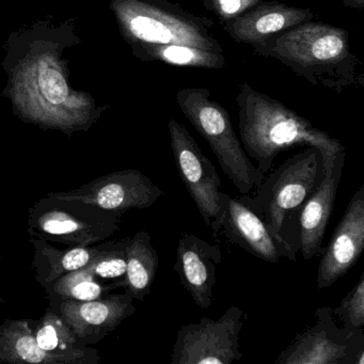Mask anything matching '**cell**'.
I'll return each instance as SVG.
<instances>
[{"mask_svg":"<svg viewBox=\"0 0 364 364\" xmlns=\"http://www.w3.org/2000/svg\"><path fill=\"white\" fill-rule=\"evenodd\" d=\"M323 178V159L308 146L265 176L249 203L276 237L297 255L302 206Z\"/></svg>","mask_w":364,"mask_h":364,"instance_id":"3957f363","label":"cell"},{"mask_svg":"<svg viewBox=\"0 0 364 364\" xmlns=\"http://www.w3.org/2000/svg\"><path fill=\"white\" fill-rule=\"evenodd\" d=\"M144 60L159 61L168 65L204 70H223L227 65L221 53L178 44L146 46L138 48Z\"/></svg>","mask_w":364,"mask_h":364,"instance_id":"7402d4cb","label":"cell"},{"mask_svg":"<svg viewBox=\"0 0 364 364\" xmlns=\"http://www.w3.org/2000/svg\"><path fill=\"white\" fill-rule=\"evenodd\" d=\"M5 304V300H4V298L0 296V304Z\"/></svg>","mask_w":364,"mask_h":364,"instance_id":"83f0119b","label":"cell"},{"mask_svg":"<svg viewBox=\"0 0 364 364\" xmlns=\"http://www.w3.org/2000/svg\"><path fill=\"white\" fill-rule=\"evenodd\" d=\"M0 263H1V259H0Z\"/></svg>","mask_w":364,"mask_h":364,"instance_id":"f1b7e54d","label":"cell"},{"mask_svg":"<svg viewBox=\"0 0 364 364\" xmlns=\"http://www.w3.org/2000/svg\"><path fill=\"white\" fill-rule=\"evenodd\" d=\"M204 7L213 12L223 23L242 16L265 0H202Z\"/></svg>","mask_w":364,"mask_h":364,"instance_id":"484cf974","label":"cell"},{"mask_svg":"<svg viewBox=\"0 0 364 364\" xmlns=\"http://www.w3.org/2000/svg\"><path fill=\"white\" fill-rule=\"evenodd\" d=\"M31 238L37 249L35 264H37L38 280L42 281L46 287L68 272L86 267L101 255L106 245L75 246L59 250L50 246L48 240L35 236Z\"/></svg>","mask_w":364,"mask_h":364,"instance_id":"44dd1931","label":"cell"},{"mask_svg":"<svg viewBox=\"0 0 364 364\" xmlns=\"http://www.w3.org/2000/svg\"><path fill=\"white\" fill-rule=\"evenodd\" d=\"M56 312L82 343L90 345L116 330L136 312V308L134 298L125 291L90 301L61 300Z\"/></svg>","mask_w":364,"mask_h":364,"instance_id":"4fadbf2b","label":"cell"},{"mask_svg":"<svg viewBox=\"0 0 364 364\" xmlns=\"http://www.w3.org/2000/svg\"><path fill=\"white\" fill-rule=\"evenodd\" d=\"M314 318L315 323L298 334L274 363L364 364V329H343L330 306L317 309Z\"/></svg>","mask_w":364,"mask_h":364,"instance_id":"ba28073f","label":"cell"},{"mask_svg":"<svg viewBox=\"0 0 364 364\" xmlns=\"http://www.w3.org/2000/svg\"><path fill=\"white\" fill-rule=\"evenodd\" d=\"M248 319L242 309L232 306L218 319L203 317L183 325L172 347L171 364H231L244 357L240 333Z\"/></svg>","mask_w":364,"mask_h":364,"instance_id":"52a82bcc","label":"cell"},{"mask_svg":"<svg viewBox=\"0 0 364 364\" xmlns=\"http://www.w3.org/2000/svg\"><path fill=\"white\" fill-rule=\"evenodd\" d=\"M176 103L196 131L205 139L225 176L240 196H250L261 184L262 173L248 159L232 127L228 110L215 101L206 88H183Z\"/></svg>","mask_w":364,"mask_h":364,"instance_id":"5b68a950","label":"cell"},{"mask_svg":"<svg viewBox=\"0 0 364 364\" xmlns=\"http://www.w3.org/2000/svg\"><path fill=\"white\" fill-rule=\"evenodd\" d=\"M120 213L82 202L46 197L29 215V233L69 246H92L120 229Z\"/></svg>","mask_w":364,"mask_h":364,"instance_id":"8992f818","label":"cell"},{"mask_svg":"<svg viewBox=\"0 0 364 364\" xmlns=\"http://www.w3.org/2000/svg\"><path fill=\"white\" fill-rule=\"evenodd\" d=\"M314 18L312 10L306 8L263 1L242 16L223 23V29L234 41L253 48Z\"/></svg>","mask_w":364,"mask_h":364,"instance_id":"9a60e30c","label":"cell"},{"mask_svg":"<svg viewBox=\"0 0 364 364\" xmlns=\"http://www.w3.org/2000/svg\"><path fill=\"white\" fill-rule=\"evenodd\" d=\"M164 193L159 185L139 170L127 169L101 176L74 191L48 196L124 214L127 210L151 208Z\"/></svg>","mask_w":364,"mask_h":364,"instance_id":"8fae6325","label":"cell"},{"mask_svg":"<svg viewBox=\"0 0 364 364\" xmlns=\"http://www.w3.org/2000/svg\"><path fill=\"white\" fill-rule=\"evenodd\" d=\"M0 362L3 363L77 364L69 355L44 350L38 344L33 321L0 323Z\"/></svg>","mask_w":364,"mask_h":364,"instance_id":"ac0fdd59","label":"cell"},{"mask_svg":"<svg viewBox=\"0 0 364 364\" xmlns=\"http://www.w3.org/2000/svg\"><path fill=\"white\" fill-rule=\"evenodd\" d=\"M127 240V274L124 289L134 299L144 300L151 293L159 266V257L146 231Z\"/></svg>","mask_w":364,"mask_h":364,"instance_id":"d6986e66","label":"cell"},{"mask_svg":"<svg viewBox=\"0 0 364 364\" xmlns=\"http://www.w3.org/2000/svg\"><path fill=\"white\" fill-rule=\"evenodd\" d=\"M33 85L38 107L31 116L43 124L71 129L84 124L87 114L82 105L71 103L69 85L56 65L48 58H42L33 67Z\"/></svg>","mask_w":364,"mask_h":364,"instance_id":"2e32d148","label":"cell"},{"mask_svg":"<svg viewBox=\"0 0 364 364\" xmlns=\"http://www.w3.org/2000/svg\"><path fill=\"white\" fill-rule=\"evenodd\" d=\"M343 3L346 7L353 8V9L362 10L364 7V0H343Z\"/></svg>","mask_w":364,"mask_h":364,"instance_id":"4316f807","label":"cell"},{"mask_svg":"<svg viewBox=\"0 0 364 364\" xmlns=\"http://www.w3.org/2000/svg\"><path fill=\"white\" fill-rule=\"evenodd\" d=\"M235 101L240 142L262 173L272 169L279 153L294 146H312L321 153L325 176L331 172L336 157L345 152L338 140L247 82L240 84Z\"/></svg>","mask_w":364,"mask_h":364,"instance_id":"6da1fadb","label":"cell"},{"mask_svg":"<svg viewBox=\"0 0 364 364\" xmlns=\"http://www.w3.org/2000/svg\"><path fill=\"white\" fill-rule=\"evenodd\" d=\"M170 144L181 180L188 191L206 227L220 217V176L212 161L202 152L193 136L178 121L168 123Z\"/></svg>","mask_w":364,"mask_h":364,"instance_id":"9c48e42d","label":"cell"},{"mask_svg":"<svg viewBox=\"0 0 364 364\" xmlns=\"http://www.w3.org/2000/svg\"><path fill=\"white\" fill-rule=\"evenodd\" d=\"M52 289L61 300L90 301L106 297L112 289L121 287L119 282L103 284L88 269L74 270L63 274L52 283Z\"/></svg>","mask_w":364,"mask_h":364,"instance_id":"603a6c76","label":"cell"},{"mask_svg":"<svg viewBox=\"0 0 364 364\" xmlns=\"http://www.w3.org/2000/svg\"><path fill=\"white\" fill-rule=\"evenodd\" d=\"M220 200L223 212L210 227L215 240L223 236L230 244L268 263H277L283 257L296 262V253L272 233L249 203L248 196L234 198L221 191Z\"/></svg>","mask_w":364,"mask_h":364,"instance_id":"30bf717a","label":"cell"},{"mask_svg":"<svg viewBox=\"0 0 364 364\" xmlns=\"http://www.w3.org/2000/svg\"><path fill=\"white\" fill-rule=\"evenodd\" d=\"M364 249V186L358 188L336 225L329 244L319 251L316 287L327 289L344 277Z\"/></svg>","mask_w":364,"mask_h":364,"instance_id":"7c38bea8","label":"cell"},{"mask_svg":"<svg viewBox=\"0 0 364 364\" xmlns=\"http://www.w3.org/2000/svg\"><path fill=\"white\" fill-rule=\"evenodd\" d=\"M223 259L219 245H213L193 234L181 235L176 247L174 270L181 285L202 310L212 306L216 285L217 265Z\"/></svg>","mask_w":364,"mask_h":364,"instance_id":"5bb4252c","label":"cell"},{"mask_svg":"<svg viewBox=\"0 0 364 364\" xmlns=\"http://www.w3.org/2000/svg\"><path fill=\"white\" fill-rule=\"evenodd\" d=\"M332 314L340 327L349 331L363 329L364 327V272H362L357 284L341 300Z\"/></svg>","mask_w":364,"mask_h":364,"instance_id":"d4e9b609","label":"cell"},{"mask_svg":"<svg viewBox=\"0 0 364 364\" xmlns=\"http://www.w3.org/2000/svg\"><path fill=\"white\" fill-rule=\"evenodd\" d=\"M345 156L346 154L343 152L336 157L331 172L323 176L302 206L299 215V250L304 261L319 255L323 248L321 245L342 178Z\"/></svg>","mask_w":364,"mask_h":364,"instance_id":"e0dca14e","label":"cell"},{"mask_svg":"<svg viewBox=\"0 0 364 364\" xmlns=\"http://www.w3.org/2000/svg\"><path fill=\"white\" fill-rule=\"evenodd\" d=\"M85 268L99 280L120 282L122 287H124L123 280L127 274V240L107 242L101 255Z\"/></svg>","mask_w":364,"mask_h":364,"instance_id":"cb8c5ba5","label":"cell"},{"mask_svg":"<svg viewBox=\"0 0 364 364\" xmlns=\"http://www.w3.org/2000/svg\"><path fill=\"white\" fill-rule=\"evenodd\" d=\"M117 14L127 38L136 48L193 46L223 54L213 33L210 18L195 16L167 0H118Z\"/></svg>","mask_w":364,"mask_h":364,"instance_id":"277c9868","label":"cell"},{"mask_svg":"<svg viewBox=\"0 0 364 364\" xmlns=\"http://www.w3.org/2000/svg\"><path fill=\"white\" fill-rule=\"evenodd\" d=\"M35 336L44 350L69 355L77 364H97L101 361L99 351L82 343L56 311L48 309L46 314L35 323Z\"/></svg>","mask_w":364,"mask_h":364,"instance_id":"ffe728a7","label":"cell"},{"mask_svg":"<svg viewBox=\"0 0 364 364\" xmlns=\"http://www.w3.org/2000/svg\"><path fill=\"white\" fill-rule=\"evenodd\" d=\"M315 86L341 92L363 86L361 63L349 46V35L326 23H302L252 48Z\"/></svg>","mask_w":364,"mask_h":364,"instance_id":"7a4b0ae2","label":"cell"}]
</instances>
